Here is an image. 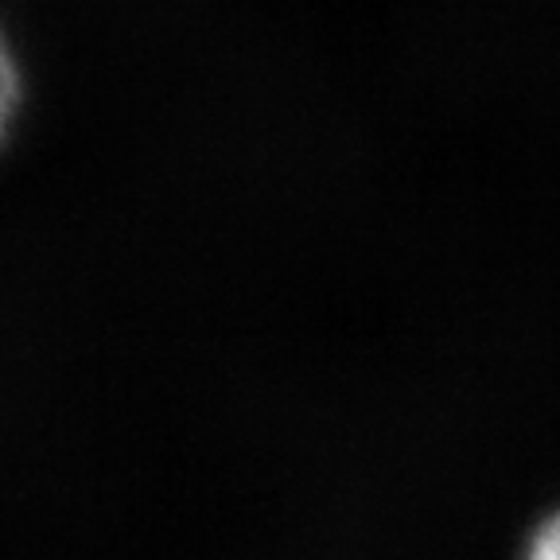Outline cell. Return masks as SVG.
I'll list each match as a JSON object with an SVG mask.
<instances>
[{"label": "cell", "instance_id": "obj_2", "mask_svg": "<svg viewBox=\"0 0 560 560\" xmlns=\"http://www.w3.org/2000/svg\"><path fill=\"white\" fill-rule=\"evenodd\" d=\"M525 560H560V510L534 534Z\"/></svg>", "mask_w": 560, "mask_h": 560}, {"label": "cell", "instance_id": "obj_1", "mask_svg": "<svg viewBox=\"0 0 560 560\" xmlns=\"http://www.w3.org/2000/svg\"><path fill=\"white\" fill-rule=\"evenodd\" d=\"M20 105H24V74H20V59L9 44V32L0 27V144L9 140Z\"/></svg>", "mask_w": 560, "mask_h": 560}]
</instances>
